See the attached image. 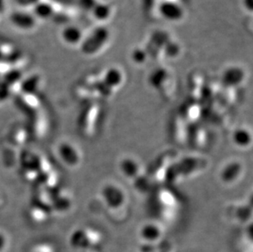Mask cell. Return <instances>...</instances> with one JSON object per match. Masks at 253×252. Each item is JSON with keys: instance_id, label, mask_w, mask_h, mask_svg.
<instances>
[{"instance_id": "10", "label": "cell", "mask_w": 253, "mask_h": 252, "mask_svg": "<svg viewBox=\"0 0 253 252\" xmlns=\"http://www.w3.org/2000/svg\"><path fill=\"white\" fill-rule=\"evenodd\" d=\"M162 229L155 224H145L141 228L140 235L144 240L148 243H153L158 241L162 237Z\"/></svg>"}, {"instance_id": "18", "label": "cell", "mask_w": 253, "mask_h": 252, "mask_svg": "<svg viewBox=\"0 0 253 252\" xmlns=\"http://www.w3.org/2000/svg\"><path fill=\"white\" fill-rule=\"evenodd\" d=\"M6 245V238L4 236L0 234V251H2Z\"/></svg>"}, {"instance_id": "17", "label": "cell", "mask_w": 253, "mask_h": 252, "mask_svg": "<svg viewBox=\"0 0 253 252\" xmlns=\"http://www.w3.org/2000/svg\"><path fill=\"white\" fill-rule=\"evenodd\" d=\"M243 4L246 10L249 12H253V0H243Z\"/></svg>"}, {"instance_id": "13", "label": "cell", "mask_w": 253, "mask_h": 252, "mask_svg": "<svg viewBox=\"0 0 253 252\" xmlns=\"http://www.w3.org/2000/svg\"><path fill=\"white\" fill-rule=\"evenodd\" d=\"M130 58L134 64L143 65L148 60V53L143 48H135L131 52Z\"/></svg>"}, {"instance_id": "11", "label": "cell", "mask_w": 253, "mask_h": 252, "mask_svg": "<svg viewBox=\"0 0 253 252\" xmlns=\"http://www.w3.org/2000/svg\"><path fill=\"white\" fill-rule=\"evenodd\" d=\"M120 168L125 176L133 178L138 175L139 171V165L133 159H124L120 165Z\"/></svg>"}, {"instance_id": "7", "label": "cell", "mask_w": 253, "mask_h": 252, "mask_svg": "<svg viewBox=\"0 0 253 252\" xmlns=\"http://www.w3.org/2000/svg\"><path fill=\"white\" fill-rule=\"evenodd\" d=\"M62 38L65 43L75 46L82 43L84 40V33L82 29L77 26H67L62 31Z\"/></svg>"}, {"instance_id": "5", "label": "cell", "mask_w": 253, "mask_h": 252, "mask_svg": "<svg viewBox=\"0 0 253 252\" xmlns=\"http://www.w3.org/2000/svg\"><path fill=\"white\" fill-rule=\"evenodd\" d=\"M245 73L244 70L239 67H228L223 72L222 81L228 87H237L244 82Z\"/></svg>"}, {"instance_id": "14", "label": "cell", "mask_w": 253, "mask_h": 252, "mask_svg": "<svg viewBox=\"0 0 253 252\" xmlns=\"http://www.w3.org/2000/svg\"><path fill=\"white\" fill-rule=\"evenodd\" d=\"M12 22L17 26L24 27V28L31 27V26L33 25V21L31 20V17H29L28 15L21 14V13L13 15Z\"/></svg>"}, {"instance_id": "6", "label": "cell", "mask_w": 253, "mask_h": 252, "mask_svg": "<svg viewBox=\"0 0 253 252\" xmlns=\"http://www.w3.org/2000/svg\"><path fill=\"white\" fill-rule=\"evenodd\" d=\"M244 167L239 162H232L227 164L221 171L220 178L225 183H234L243 174Z\"/></svg>"}, {"instance_id": "8", "label": "cell", "mask_w": 253, "mask_h": 252, "mask_svg": "<svg viewBox=\"0 0 253 252\" xmlns=\"http://www.w3.org/2000/svg\"><path fill=\"white\" fill-rule=\"evenodd\" d=\"M91 13L96 21L99 22H105L110 19L113 14V9L110 4L106 1H98L93 9L91 10Z\"/></svg>"}, {"instance_id": "4", "label": "cell", "mask_w": 253, "mask_h": 252, "mask_svg": "<svg viewBox=\"0 0 253 252\" xmlns=\"http://www.w3.org/2000/svg\"><path fill=\"white\" fill-rule=\"evenodd\" d=\"M124 81V75L118 67H110L103 75V84L109 90L119 88Z\"/></svg>"}, {"instance_id": "16", "label": "cell", "mask_w": 253, "mask_h": 252, "mask_svg": "<svg viewBox=\"0 0 253 252\" xmlns=\"http://www.w3.org/2000/svg\"><path fill=\"white\" fill-rule=\"evenodd\" d=\"M98 1V0H80L79 3L82 9L91 12V10L93 9Z\"/></svg>"}, {"instance_id": "3", "label": "cell", "mask_w": 253, "mask_h": 252, "mask_svg": "<svg viewBox=\"0 0 253 252\" xmlns=\"http://www.w3.org/2000/svg\"><path fill=\"white\" fill-rule=\"evenodd\" d=\"M103 200L108 207L117 209L122 207L126 202V195L124 191L117 185H107L102 191Z\"/></svg>"}, {"instance_id": "1", "label": "cell", "mask_w": 253, "mask_h": 252, "mask_svg": "<svg viewBox=\"0 0 253 252\" xmlns=\"http://www.w3.org/2000/svg\"><path fill=\"white\" fill-rule=\"evenodd\" d=\"M110 34L108 28L100 26L96 28L90 36L82 41V51L86 54H95L102 50V48L108 43Z\"/></svg>"}, {"instance_id": "9", "label": "cell", "mask_w": 253, "mask_h": 252, "mask_svg": "<svg viewBox=\"0 0 253 252\" xmlns=\"http://www.w3.org/2000/svg\"><path fill=\"white\" fill-rule=\"evenodd\" d=\"M232 139L239 148H248L252 144L253 135L248 128H239L234 131Z\"/></svg>"}, {"instance_id": "15", "label": "cell", "mask_w": 253, "mask_h": 252, "mask_svg": "<svg viewBox=\"0 0 253 252\" xmlns=\"http://www.w3.org/2000/svg\"><path fill=\"white\" fill-rule=\"evenodd\" d=\"M36 12L38 17L47 18V17H50V15L53 12V9L49 5L42 3V4L36 6Z\"/></svg>"}, {"instance_id": "12", "label": "cell", "mask_w": 253, "mask_h": 252, "mask_svg": "<svg viewBox=\"0 0 253 252\" xmlns=\"http://www.w3.org/2000/svg\"><path fill=\"white\" fill-rule=\"evenodd\" d=\"M168 78V72L163 68H159L153 71V73L151 74L149 81L154 88H161V86H163L165 83L166 80Z\"/></svg>"}, {"instance_id": "2", "label": "cell", "mask_w": 253, "mask_h": 252, "mask_svg": "<svg viewBox=\"0 0 253 252\" xmlns=\"http://www.w3.org/2000/svg\"><path fill=\"white\" fill-rule=\"evenodd\" d=\"M158 12L161 17L169 22H179L184 17V7L172 0H163L158 4Z\"/></svg>"}, {"instance_id": "19", "label": "cell", "mask_w": 253, "mask_h": 252, "mask_svg": "<svg viewBox=\"0 0 253 252\" xmlns=\"http://www.w3.org/2000/svg\"><path fill=\"white\" fill-rule=\"evenodd\" d=\"M102 1H106V0H102Z\"/></svg>"}]
</instances>
